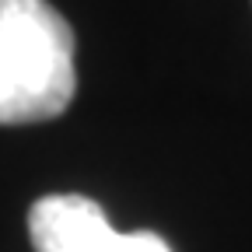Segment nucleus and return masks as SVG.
Masks as SVG:
<instances>
[{"mask_svg":"<svg viewBox=\"0 0 252 252\" xmlns=\"http://www.w3.org/2000/svg\"><path fill=\"white\" fill-rule=\"evenodd\" d=\"M74 91L67 18L49 0H0V126L56 119Z\"/></svg>","mask_w":252,"mask_h":252,"instance_id":"nucleus-1","label":"nucleus"},{"mask_svg":"<svg viewBox=\"0 0 252 252\" xmlns=\"http://www.w3.org/2000/svg\"><path fill=\"white\" fill-rule=\"evenodd\" d=\"M28 235L35 252H172L154 231H116L105 210L81 193L35 200L28 210Z\"/></svg>","mask_w":252,"mask_h":252,"instance_id":"nucleus-2","label":"nucleus"}]
</instances>
